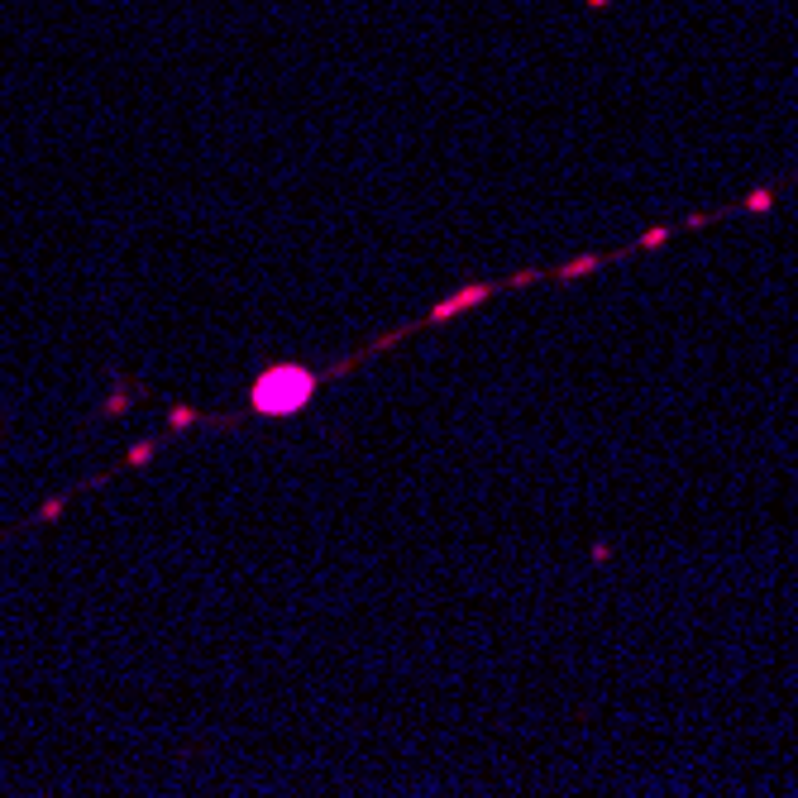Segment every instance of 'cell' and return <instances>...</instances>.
Instances as JSON below:
<instances>
[{
	"label": "cell",
	"instance_id": "7a4b0ae2",
	"mask_svg": "<svg viewBox=\"0 0 798 798\" xmlns=\"http://www.w3.org/2000/svg\"><path fill=\"white\" fill-rule=\"evenodd\" d=\"M488 292H497V287H464L459 297H450V302H440L431 311V325H440V321H450V316H459V311H469L474 302H483Z\"/></svg>",
	"mask_w": 798,
	"mask_h": 798
},
{
	"label": "cell",
	"instance_id": "5b68a950",
	"mask_svg": "<svg viewBox=\"0 0 798 798\" xmlns=\"http://www.w3.org/2000/svg\"><path fill=\"white\" fill-rule=\"evenodd\" d=\"M665 239H669V230H646V235H641V249H660Z\"/></svg>",
	"mask_w": 798,
	"mask_h": 798
},
{
	"label": "cell",
	"instance_id": "3957f363",
	"mask_svg": "<svg viewBox=\"0 0 798 798\" xmlns=\"http://www.w3.org/2000/svg\"><path fill=\"white\" fill-rule=\"evenodd\" d=\"M598 254H588V259H574V263H564V268H555V278L560 282H574V278H583V273H593V268H598Z\"/></svg>",
	"mask_w": 798,
	"mask_h": 798
},
{
	"label": "cell",
	"instance_id": "6da1fadb",
	"mask_svg": "<svg viewBox=\"0 0 798 798\" xmlns=\"http://www.w3.org/2000/svg\"><path fill=\"white\" fill-rule=\"evenodd\" d=\"M311 392H316V373H306V368H297V364H278L254 383V411L287 416V411L306 407Z\"/></svg>",
	"mask_w": 798,
	"mask_h": 798
},
{
	"label": "cell",
	"instance_id": "277c9868",
	"mask_svg": "<svg viewBox=\"0 0 798 798\" xmlns=\"http://www.w3.org/2000/svg\"><path fill=\"white\" fill-rule=\"evenodd\" d=\"M775 206V192L765 187V192H755V196H746V211H770Z\"/></svg>",
	"mask_w": 798,
	"mask_h": 798
}]
</instances>
